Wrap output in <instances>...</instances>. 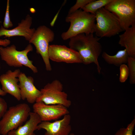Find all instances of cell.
I'll use <instances>...</instances> for the list:
<instances>
[{
    "instance_id": "obj_1",
    "label": "cell",
    "mask_w": 135,
    "mask_h": 135,
    "mask_svg": "<svg viewBox=\"0 0 135 135\" xmlns=\"http://www.w3.org/2000/svg\"><path fill=\"white\" fill-rule=\"evenodd\" d=\"M100 39L93 34H78L70 38L69 47L77 51L81 56L82 63L88 64L94 63L98 72L100 74L101 68L98 58L102 52V47L99 41Z\"/></svg>"
},
{
    "instance_id": "obj_2",
    "label": "cell",
    "mask_w": 135,
    "mask_h": 135,
    "mask_svg": "<svg viewBox=\"0 0 135 135\" xmlns=\"http://www.w3.org/2000/svg\"><path fill=\"white\" fill-rule=\"evenodd\" d=\"M65 21L70 22V25L68 30L61 34V38L64 40L79 34H88L95 32V15L85 12L81 9L68 14Z\"/></svg>"
},
{
    "instance_id": "obj_3",
    "label": "cell",
    "mask_w": 135,
    "mask_h": 135,
    "mask_svg": "<svg viewBox=\"0 0 135 135\" xmlns=\"http://www.w3.org/2000/svg\"><path fill=\"white\" fill-rule=\"evenodd\" d=\"M30 112V106L26 103H20L10 107L0 120V134L7 135L10 131L22 125Z\"/></svg>"
},
{
    "instance_id": "obj_4",
    "label": "cell",
    "mask_w": 135,
    "mask_h": 135,
    "mask_svg": "<svg viewBox=\"0 0 135 135\" xmlns=\"http://www.w3.org/2000/svg\"><path fill=\"white\" fill-rule=\"evenodd\" d=\"M95 15L94 33L97 37L110 38L123 31L117 18L104 7L98 10Z\"/></svg>"
},
{
    "instance_id": "obj_5",
    "label": "cell",
    "mask_w": 135,
    "mask_h": 135,
    "mask_svg": "<svg viewBox=\"0 0 135 135\" xmlns=\"http://www.w3.org/2000/svg\"><path fill=\"white\" fill-rule=\"evenodd\" d=\"M33 50L32 46L30 44L21 51L17 50L14 44L6 47L1 46L0 47V56L1 60L8 66L20 67L24 66L29 68L36 74L38 72V69L28 56V53Z\"/></svg>"
},
{
    "instance_id": "obj_6",
    "label": "cell",
    "mask_w": 135,
    "mask_h": 135,
    "mask_svg": "<svg viewBox=\"0 0 135 135\" xmlns=\"http://www.w3.org/2000/svg\"><path fill=\"white\" fill-rule=\"evenodd\" d=\"M104 8L116 16L123 31L135 25V0H113Z\"/></svg>"
},
{
    "instance_id": "obj_7",
    "label": "cell",
    "mask_w": 135,
    "mask_h": 135,
    "mask_svg": "<svg viewBox=\"0 0 135 135\" xmlns=\"http://www.w3.org/2000/svg\"><path fill=\"white\" fill-rule=\"evenodd\" d=\"M54 32L46 26L42 25L35 30L29 41L30 44H33L35 47L36 53L41 56L46 70L48 71L52 70L48 56L49 43L54 40Z\"/></svg>"
},
{
    "instance_id": "obj_8",
    "label": "cell",
    "mask_w": 135,
    "mask_h": 135,
    "mask_svg": "<svg viewBox=\"0 0 135 135\" xmlns=\"http://www.w3.org/2000/svg\"><path fill=\"white\" fill-rule=\"evenodd\" d=\"M63 88L62 84L58 80L47 83L40 90L41 95L36 102H42L46 104H60L69 108L72 102L68 99V95L63 91Z\"/></svg>"
},
{
    "instance_id": "obj_9",
    "label": "cell",
    "mask_w": 135,
    "mask_h": 135,
    "mask_svg": "<svg viewBox=\"0 0 135 135\" xmlns=\"http://www.w3.org/2000/svg\"><path fill=\"white\" fill-rule=\"evenodd\" d=\"M48 56L50 60L55 62L82 63V58L78 52L64 45H49Z\"/></svg>"
},
{
    "instance_id": "obj_10",
    "label": "cell",
    "mask_w": 135,
    "mask_h": 135,
    "mask_svg": "<svg viewBox=\"0 0 135 135\" xmlns=\"http://www.w3.org/2000/svg\"><path fill=\"white\" fill-rule=\"evenodd\" d=\"M32 108L33 112L38 115L42 122L56 120L69 113L67 108L60 104H46L42 102H36Z\"/></svg>"
},
{
    "instance_id": "obj_11",
    "label": "cell",
    "mask_w": 135,
    "mask_h": 135,
    "mask_svg": "<svg viewBox=\"0 0 135 135\" xmlns=\"http://www.w3.org/2000/svg\"><path fill=\"white\" fill-rule=\"evenodd\" d=\"M70 120V115L67 114L62 119L53 122H42L38 125L37 130H45L44 135H68L72 130Z\"/></svg>"
},
{
    "instance_id": "obj_12",
    "label": "cell",
    "mask_w": 135,
    "mask_h": 135,
    "mask_svg": "<svg viewBox=\"0 0 135 135\" xmlns=\"http://www.w3.org/2000/svg\"><path fill=\"white\" fill-rule=\"evenodd\" d=\"M32 18L29 14L19 23L18 26L11 29H6L1 26L0 28V37L10 38L15 36H22L28 41L31 39L36 30L30 28Z\"/></svg>"
},
{
    "instance_id": "obj_13",
    "label": "cell",
    "mask_w": 135,
    "mask_h": 135,
    "mask_svg": "<svg viewBox=\"0 0 135 135\" xmlns=\"http://www.w3.org/2000/svg\"><path fill=\"white\" fill-rule=\"evenodd\" d=\"M18 78L21 99L26 100L30 104H34L40 96L41 93L34 85L33 78L31 76H27L22 72Z\"/></svg>"
},
{
    "instance_id": "obj_14",
    "label": "cell",
    "mask_w": 135,
    "mask_h": 135,
    "mask_svg": "<svg viewBox=\"0 0 135 135\" xmlns=\"http://www.w3.org/2000/svg\"><path fill=\"white\" fill-rule=\"evenodd\" d=\"M19 69L14 71L9 70L0 76L2 89L6 93L13 96L17 100H21L18 76L20 73Z\"/></svg>"
},
{
    "instance_id": "obj_15",
    "label": "cell",
    "mask_w": 135,
    "mask_h": 135,
    "mask_svg": "<svg viewBox=\"0 0 135 135\" xmlns=\"http://www.w3.org/2000/svg\"><path fill=\"white\" fill-rule=\"evenodd\" d=\"M29 116V119L24 124L10 131L7 135H35L34 132L42 121L38 115L34 112H30Z\"/></svg>"
},
{
    "instance_id": "obj_16",
    "label": "cell",
    "mask_w": 135,
    "mask_h": 135,
    "mask_svg": "<svg viewBox=\"0 0 135 135\" xmlns=\"http://www.w3.org/2000/svg\"><path fill=\"white\" fill-rule=\"evenodd\" d=\"M119 36L118 44L125 48L129 56L135 58V25L128 28Z\"/></svg>"
},
{
    "instance_id": "obj_17",
    "label": "cell",
    "mask_w": 135,
    "mask_h": 135,
    "mask_svg": "<svg viewBox=\"0 0 135 135\" xmlns=\"http://www.w3.org/2000/svg\"><path fill=\"white\" fill-rule=\"evenodd\" d=\"M102 56L108 64L120 66L122 64L127 63L129 56L126 50L125 49L123 50L118 51L115 55L113 56L109 55L106 52H104Z\"/></svg>"
},
{
    "instance_id": "obj_18",
    "label": "cell",
    "mask_w": 135,
    "mask_h": 135,
    "mask_svg": "<svg viewBox=\"0 0 135 135\" xmlns=\"http://www.w3.org/2000/svg\"><path fill=\"white\" fill-rule=\"evenodd\" d=\"M113 0H92L81 9L85 12L95 15L99 9L104 7Z\"/></svg>"
},
{
    "instance_id": "obj_19",
    "label": "cell",
    "mask_w": 135,
    "mask_h": 135,
    "mask_svg": "<svg viewBox=\"0 0 135 135\" xmlns=\"http://www.w3.org/2000/svg\"><path fill=\"white\" fill-rule=\"evenodd\" d=\"M127 63L129 72L130 83L134 84L135 83V58L129 56Z\"/></svg>"
},
{
    "instance_id": "obj_20",
    "label": "cell",
    "mask_w": 135,
    "mask_h": 135,
    "mask_svg": "<svg viewBox=\"0 0 135 135\" xmlns=\"http://www.w3.org/2000/svg\"><path fill=\"white\" fill-rule=\"evenodd\" d=\"M10 0L7 1L6 10L3 22V26L5 28L8 29L13 26V24L10 20Z\"/></svg>"
},
{
    "instance_id": "obj_21",
    "label": "cell",
    "mask_w": 135,
    "mask_h": 135,
    "mask_svg": "<svg viewBox=\"0 0 135 135\" xmlns=\"http://www.w3.org/2000/svg\"><path fill=\"white\" fill-rule=\"evenodd\" d=\"M135 119L126 128L120 129L114 135H133L132 132L135 124Z\"/></svg>"
},
{
    "instance_id": "obj_22",
    "label": "cell",
    "mask_w": 135,
    "mask_h": 135,
    "mask_svg": "<svg viewBox=\"0 0 135 135\" xmlns=\"http://www.w3.org/2000/svg\"><path fill=\"white\" fill-rule=\"evenodd\" d=\"M119 81L121 82H124L127 80L129 76V72L127 66L122 64L120 66Z\"/></svg>"
},
{
    "instance_id": "obj_23",
    "label": "cell",
    "mask_w": 135,
    "mask_h": 135,
    "mask_svg": "<svg viewBox=\"0 0 135 135\" xmlns=\"http://www.w3.org/2000/svg\"><path fill=\"white\" fill-rule=\"evenodd\" d=\"M92 0H77L76 4L70 8L68 12L70 14L84 6Z\"/></svg>"
},
{
    "instance_id": "obj_24",
    "label": "cell",
    "mask_w": 135,
    "mask_h": 135,
    "mask_svg": "<svg viewBox=\"0 0 135 135\" xmlns=\"http://www.w3.org/2000/svg\"><path fill=\"white\" fill-rule=\"evenodd\" d=\"M7 104L6 101L0 96V119L7 110Z\"/></svg>"
},
{
    "instance_id": "obj_25",
    "label": "cell",
    "mask_w": 135,
    "mask_h": 135,
    "mask_svg": "<svg viewBox=\"0 0 135 135\" xmlns=\"http://www.w3.org/2000/svg\"><path fill=\"white\" fill-rule=\"evenodd\" d=\"M10 43V41L9 39H0V46L4 47L8 46Z\"/></svg>"
},
{
    "instance_id": "obj_26",
    "label": "cell",
    "mask_w": 135,
    "mask_h": 135,
    "mask_svg": "<svg viewBox=\"0 0 135 135\" xmlns=\"http://www.w3.org/2000/svg\"><path fill=\"white\" fill-rule=\"evenodd\" d=\"M6 94L2 90L0 87V96H4L6 95Z\"/></svg>"
},
{
    "instance_id": "obj_27",
    "label": "cell",
    "mask_w": 135,
    "mask_h": 135,
    "mask_svg": "<svg viewBox=\"0 0 135 135\" xmlns=\"http://www.w3.org/2000/svg\"><path fill=\"white\" fill-rule=\"evenodd\" d=\"M68 135H74V134L73 133H71V134H70Z\"/></svg>"
},
{
    "instance_id": "obj_28",
    "label": "cell",
    "mask_w": 135,
    "mask_h": 135,
    "mask_svg": "<svg viewBox=\"0 0 135 135\" xmlns=\"http://www.w3.org/2000/svg\"><path fill=\"white\" fill-rule=\"evenodd\" d=\"M0 68H1V66H0Z\"/></svg>"
},
{
    "instance_id": "obj_29",
    "label": "cell",
    "mask_w": 135,
    "mask_h": 135,
    "mask_svg": "<svg viewBox=\"0 0 135 135\" xmlns=\"http://www.w3.org/2000/svg\"></svg>"
}]
</instances>
